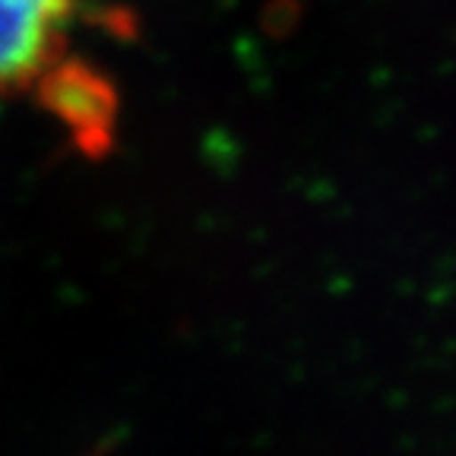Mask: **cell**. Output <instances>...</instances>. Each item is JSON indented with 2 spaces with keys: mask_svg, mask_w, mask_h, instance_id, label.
I'll return each instance as SVG.
<instances>
[{
  "mask_svg": "<svg viewBox=\"0 0 456 456\" xmlns=\"http://www.w3.org/2000/svg\"><path fill=\"white\" fill-rule=\"evenodd\" d=\"M83 0H0V102L32 99L99 150L114 127V93L73 51Z\"/></svg>",
  "mask_w": 456,
  "mask_h": 456,
  "instance_id": "obj_1",
  "label": "cell"
}]
</instances>
